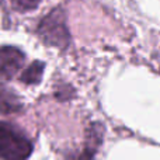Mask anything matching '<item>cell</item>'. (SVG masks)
<instances>
[{
    "label": "cell",
    "instance_id": "obj_1",
    "mask_svg": "<svg viewBox=\"0 0 160 160\" xmlns=\"http://www.w3.org/2000/svg\"><path fill=\"white\" fill-rule=\"evenodd\" d=\"M34 150L32 141L24 131L0 121V160H27Z\"/></svg>",
    "mask_w": 160,
    "mask_h": 160
},
{
    "label": "cell",
    "instance_id": "obj_5",
    "mask_svg": "<svg viewBox=\"0 0 160 160\" xmlns=\"http://www.w3.org/2000/svg\"><path fill=\"white\" fill-rule=\"evenodd\" d=\"M45 63L41 61H35L22 72L20 76V80L25 84H38L42 79V72H44Z\"/></svg>",
    "mask_w": 160,
    "mask_h": 160
},
{
    "label": "cell",
    "instance_id": "obj_3",
    "mask_svg": "<svg viewBox=\"0 0 160 160\" xmlns=\"http://www.w3.org/2000/svg\"><path fill=\"white\" fill-rule=\"evenodd\" d=\"M25 62V55L17 47H6L0 48V76L3 79H13Z\"/></svg>",
    "mask_w": 160,
    "mask_h": 160
},
{
    "label": "cell",
    "instance_id": "obj_2",
    "mask_svg": "<svg viewBox=\"0 0 160 160\" xmlns=\"http://www.w3.org/2000/svg\"><path fill=\"white\" fill-rule=\"evenodd\" d=\"M39 38L48 45L65 48L69 44V31L66 27V17L61 7L52 10L38 25Z\"/></svg>",
    "mask_w": 160,
    "mask_h": 160
},
{
    "label": "cell",
    "instance_id": "obj_6",
    "mask_svg": "<svg viewBox=\"0 0 160 160\" xmlns=\"http://www.w3.org/2000/svg\"><path fill=\"white\" fill-rule=\"evenodd\" d=\"M39 3H41V0H11V6L21 13L35 10L39 6Z\"/></svg>",
    "mask_w": 160,
    "mask_h": 160
},
{
    "label": "cell",
    "instance_id": "obj_4",
    "mask_svg": "<svg viewBox=\"0 0 160 160\" xmlns=\"http://www.w3.org/2000/svg\"><path fill=\"white\" fill-rule=\"evenodd\" d=\"M22 110V102L13 88L0 84V114L11 115Z\"/></svg>",
    "mask_w": 160,
    "mask_h": 160
}]
</instances>
